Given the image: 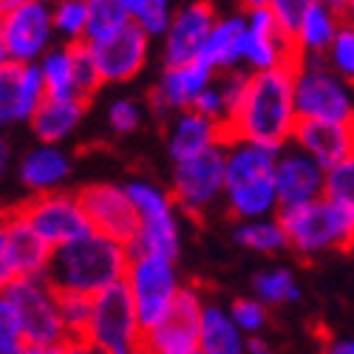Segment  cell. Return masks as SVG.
Returning a JSON list of instances; mask_svg holds the SVG:
<instances>
[{"label":"cell","instance_id":"obj_1","mask_svg":"<svg viewBox=\"0 0 354 354\" xmlns=\"http://www.w3.org/2000/svg\"><path fill=\"white\" fill-rule=\"evenodd\" d=\"M298 74L289 66H278L270 71H255L247 82L241 105L227 122L218 125L221 147L235 145H258V147H278L292 139L298 108H295V82Z\"/></svg>","mask_w":354,"mask_h":354},{"label":"cell","instance_id":"obj_2","mask_svg":"<svg viewBox=\"0 0 354 354\" xmlns=\"http://www.w3.org/2000/svg\"><path fill=\"white\" fill-rule=\"evenodd\" d=\"M128 267H131L128 247L105 239L100 232H91L74 244L54 250L43 278L57 292H77L97 298L105 289L122 283Z\"/></svg>","mask_w":354,"mask_h":354},{"label":"cell","instance_id":"obj_3","mask_svg":"<svg viewBox=\"0 0 354 354\" xmlns=\"http://www.w3.org/2000/svg\"><path fill=\"white\" fill-rule=\"evenodd\" d=\"M278 224L289 247L309 258L323 250H354V210L320 198L298 210H281Z\"/></svg>","mask_w":354,"mask_h":354},{"label":"cell","instance_id":"obj_4","mask_svg":"<svg viewBox=\"0 0 354 354\" xmlns=\"http://www.w3.org/2000/svg\"><path fill=\"white\" fill-rule=\"evenodd\" d=\"M85 343L97 354H142L145 329L125 281L94 298V315Z\"/></svg>","mask_w":354,"mask_h":354},{"label":"cell","instance_id":"obj_5","mask_svg":"<svg viewBox=\"0 0 354 354\" xmlns=\"http://www.w3.org/2000/svg\"><path fill=\"white\" fill-rule=\"evenodd\" d=\"M295 108L298 120L354 125V100L346 80H340L329 63H323V54H306V63L295 82Z\"/></svg>","mask_w":354,"mask_h":354},{"label":"cell","instance_id":"obj_6","mask_svg":"<svg viewBox=\"0 0 354 354\" xmlns=\"http://www.w3.org/2000/svg\"><path fill=\"white\" fill-rule=\"evenodd\" d=\"M9 210L32 227L51 250L74 244L94 232L91 221H88L82 204L74 193H60V190L35 193L32 198L12 204Z\"/></svg>","mask_w":354,"mask_h":354},{"label":"cell","instance_id":"obj_7","mask_svg":"<svg viewBox=\"0 0 354 354\" xmlns=\"http://www.w3.org/2000/svg\"><path fill=\"white\" fill-rule=\"evenodd\" d=\"M3 301L15 309L26 343L32 348H57L68 340L54 301V289L46 278H28L3 286Z\"/></svg>","mask_w":354,"mask_h":354},{"label":"cell","instance_id":"obj_8","mask_svg":"<svg viewBox=\"0 0 354 354\" xmlns=\"http://www.w3.org/2000/svg\"><path fill=\"white\" fill-rule=\"evenodd\" d=\"M54 28V9L37 0L3 3V63L32 66L48 46Z\"/></svg>","mask_w":354,"mask_h":354},{"label":"cell","instance_id":"obj_9","mask_svg":"<svg viewBox=\"0 0 354 354\" xmlns=\"http://www.w3.org/2000/svg\"><path fill=\"white\" fill-rule=\"evenodd\" d=\"M82 210L91 221L94 232L105 235V239L133 247L142 235V216L133 207V201L125 187H113V185H88L77 193Z\"/></svg>","mask_w":354,"mask_h":354},{"label":"cell","instance_id":"obj_10","mask_svg":"<svg viewBox=\"0 0 354 354\" xmlns=\"http://www.w3.org/2000/svg\"><path fill=\"white\" fill-rule=\"evenodd\" d=\"M125 283L131 289V298L136 304L139 323L145 332H151L170 312L176 295H179L170 261L153 258V255H131Z\"/></svg>","mask_w":354,"mask_h":354},{"label":"cell","instance_id":"obj_11","mask_svg":"<svg viewBox=\"0 0 354 354\" xmlns=\"http://www.w3.org/2000/svg\"><path fill=\"white\" fill-rule=\"evenodd\" d=\"M51 255L54 250L23 218H17L12 210L3 213V230H0V278H3V286L15 281L43 278Z\"/></svg>","mask_w":354,"mask_h":354},{"label":"cell","instance_id":"obj_12","mask_svg":"<svg viewBox=\"0 0 354 354\" xmlns=\"http://www.w3.org/2000/svg\"><path fill=\"white\" fill-rule=\"evenodd\" d=\"M201 298L193 286H185L176 295L170 312L156 323L151 332H145L142 351L147 354H196L201 340Z\"/></svg>","mask_w":354,"mask_h":354},{"label":"cell","instance_id":"obj_13","mask_svg":"<svg viewBox=\"0 0 354 354\" xmlns=\"http://www.w3.org/2000/svg\"><path fill=\"white\" fill-rule=\"evenodd\" d=\"M227 190V153L224 147H213V151L201 153L190 162L176 165L173 176V196L176 204L190 216L201 221L204 207L221 193Z\"/></svg>","mask_w":354,"mask_h":354},{"label":"cell","instance_id":"obj_14","mask_svg":"<svg viewBox=\"0 0 354 354\" xmlns=\"http://www.w3.org/2000/svg\"><path fill=\"white\" fill-rule=\"evenodd\" d=\"M218 23L216 6L210 3H190L173 17L165 46V63L167 68H179L201 60V51L207 46L213 28Z\"/></svg>","mask_w":354,"mask_h":354},{"label":"cell","instance_id":"obj_15","mask_svg":"<svg viewBox=\"0 0 354 354\" xmlns=\"http://www.w3.org/2000/svg\"><path fill=\"white\" fill-rule=\"evenodd\" d=\"M91 54L97 60V68L102 74V82H125L139 74L147 57V32L139 23H128L113 37L94 43Z\"/></svg>","mask_w":354,"mask_h":354},{"label":"cell","instance_id":"obj_16","mask_svg":"<svg viewBox=\"0 0 354 354\" xmlns=\"http://www.w3.org/2000/svg\"><path fill=\"white\" fill-rule=\"evenodd\" d=\"M326 170L306 153H289L278 159L275 167V190H278V213L298 210L323 198Z\"/></svg>","mask_w":354,"mask_h":354},{"label":"cell","instance_id":"obj_17","mask_svg":"<svg viewBox=\"0 0 354 354\" xmlns=\"http://www.w3.org/2000/svg\"><path fill=\"white\" fill-rule=\"evenodd\" d=\"M48 100L46 80L40 66H17L3 63L0 66V116L3 122L12 120H32L37 108Z\"/></svg>","mask_w":354,"mask_h":354},{"label":"cell","instance_id":"obj_18","mask_svg":"<svg viewBox=\"0 0 354 354\" xmlns=\"http://www.w3.org/2000/svg\"><path fill=\"white\" fill-rule=\"evenodd\" d=\"M292 139L298 142L306 156H312L323 170L354 156V125L337 122H317V120H298Z\"/></svg>","mask_w":354,"mask_h":354},{"label":"cell","instance_id":"obj_19","mask_svg":"<svg viewBox=\"0 0 354 354\" xmlns=\"http://www.w3.org/2000/svg\"><path fill=\"white\" fill-rule=\"evenodd\" d=\"M213 147H221L218 142V122L207 120L196 111H187L182 113L179 120L173 125V133H170V153L176 159V165L182 162H190L201 153L213 151Z\"/></svg>","mask_w":354,"mask_h":354},{"label":"cell","instance_id":"obj_20","mask_svg":"<svg viewBox=\"0 0 354 354\" xmlns=\"http://www.w3.org/2000/svg\"><path fill=\"white\" fill-rule=\"evenodd\" d=\"M210 77H213V68L201 60L190 66H179V68H165L159 91L165 94L170 108H182L187 113L193 111L196 100L210 88Z\"/></svg>","mask_w":354,"mask_h":354},{"label":"cell","instance_id":"obj_21","mask_svg":"<svg viewBox=\"0 0 354 354\" xmlns=\"http://www.w3.org/2000/svg\"><path fill=\"white\" fill-rule=\"evenodd\" d=\"M227 153V190H235L241 185L258 182V179H272L278 167V151L258 145H235Z\"/></svg>","mask_w":354,"mask_h":354},{"label":"cell","instance_id":"obj_22","mask_svg":"<svg viewBox=\"0 0 354 354\" xmlns=\"http://www.w3.org/2000/svg\"><path fill=\"white\" fill-rule=\"evenodd\" d=\"M247 37V17L232 15V17H218L213 35L201 51V63H207L210 68H232L241 60V48Z\"/></svg>","mask_w":354,"mask_h":354},{"label":"cell","instance_id":"obj_23","mask_svg":"<svg viewBox=\"0 0 354 354\" xmlns=\"http://www.w3.org/2000/svg\"><path fill=\"white\" fill-rule=\"evenodd\" d=\"M68 176V159L57 147H37L20 162V179L37 193H51Z\"/></svg>","mask_w":354,"mask_h":354},{"label":"cell","instance_id":"obj_24","mask_svg":"<svg viewBox=\"0 0 354 354\" xmlns=\"http://www.w3.org/2000/svg\"><path fill=\"white\" fill-rule=\"evenodd\" d=\"M340 26H343V20H340L335 3H309L304 26H301L304 54H329Z\"/></svg>","mask_w":354,"mask_h":354},{"label":"cell","instance_id":"obj_25","mask_svg":"<svg viewBox=\"0 0 354 354\" xmlns=\"http://www.w3.org/2000/svg\"><path fill=\"white\" fill-rule=\"evenodd\" d=\"M82 113H85V105H80V102H71V100H46L37 108V113L32 116V131L46 145L60 142L63 136H68L74 131V125L80 122Z\"/></svg>","mask_w":354,"mask_h":354},{"label":"cell","instance_id":"obj_26","mask_svg":"<svg viewBox=\"0 0 354 354\" xmlns=\"http://www.w3.org/2000/svg\"><path fill=\"white\" fill-rule=\"evenodd\" d=\"M198 351L201 354H244L241 329L235 326V320L227 312H221V309H204Z\"/></svg>","mask_w":354,"mask_h":354},{"label":"cell","instance_id":"obj_27","mask_svg":"<svg viewBox=\"0 0 354 354\" xmlns=\"http://www.w3.org/2000/svg\"><path fill=\"white\" fill-rule=\"evenodd\" d=\"M230 196V210L235 218H258L267 216L278 204V190H275V176L272 179H258L250 185H241L235 190H227Z\"/></svg>","mask_w":354,"mask_h":354},{"label":"cell","instance_id":"obj_28","mask_svg":"<svg viewBox=\"0 0 354 354\" xmlns=\"http://www.w3.org/2000/svg\"><path fill=\"white\" fill-rule=\"evenodd\" d=\"M131 23L125 3L122 0H91L88 3V28H85V40L88 46L102 43L108 37H113L120 28H125Z\"/></svg>","mask_w":354,"mask_h":354},{"label":"cell","instance_id":"obj_29","mask_svg":"<svg viewBox=\"0 0 354 354\" xmlns=\"http://www.w3.org/2000/svg\"><path fill=\"white\" fill-rule=\"evenodd\" d=\"M43 80L48 100H71L74 102V57L71 48H54L43 57Z\"/></svg>","mask_w":354,"mask_h":354},{"label":"cell","instance_id":"obj_30","mask_svg":"<svg viewBox=\"0 0 354 354\" xmlns=\"http://www.w3.org/2000/svg\"><path fill=\"white\" fill-rule=\"evenodd\" d=\"M54 301H57V309H60V320L66 326L68 340L85 343L88 326H91V315H94V298L77 295V292H57L54 289Z\"/></svg>","mask_w":354,"mask_h":354},{"label":"cell","instance_id":"obj_31","mask_svg":"<svg viewBox=\"0 0 354 354\" xmlns=\"http://www.w3.org/2000/svg\"><path fill=\"white\" fill-rule=\"evenodd\" d=\"M71 48V57H74V102L85 105L94 100V94L100 91L102 85V74L97 68V60L91 54V46L88 43H68Z\"/></svg>","mask_w":354,"mask_h":354},{"label":"cell","instance_id":"obj_32","mask_svg":"<svg viewBox=\"0 0 354 354\" xmlns=\"http://www.w3.org/2000/svg\"><path fill=\"white\" fill-rule=\"evenodd\" d=\"M235 244H241L247 250H258V252H278L289 247L286 232L278 221H250L235 227Z\"/></svg>","mask_w":354,"mask_h":354},{"label":"cell","instance_id":"obj_33","mask_svg":"<svg viewBox=\"0 0 354 354\" xmlns=\"http://www.w3.org/2000/svg\"><path fill=\"white\" fill-rule=\"evenodd\" d=\"M122 3L128 17L139 23L147 35L170 32L173 17H170V3H165V0H122Z\"/></svg>","mask_w":354,"mask_h":354},{"label":"cell","instance_id":"obj_34","mask_svg":"<svg viewBox=\"0 0 354 354\" xmlns=\"http://www.w3.org/2000/svg\"><path fill=\"white\" fill-rule=\"evenodd\" d=\"M255 295L261 298V304H286L298 298V286H295V278L289 270H272V272H261L255 278Z\"/></svg>","mask_w":354,"mask_h":354},{"label":"cell","instance_id":"obj_35","mask_svg":"<svg viewBox=\"0 0 354 354\" xmlns=\"http://www.w3.org/2000/svg\"><path fill=\"white\" fill-rule=\"evenodd\" d=\"M323 198L337 204V207L354 210V156L346 162L335 165L326 170V187H323Z\"/></svg>","mask_w":354,"mask_h":354},{"label":"cell","instance_id":"obj_36","mask_svg":"<svg viewBox=\"0 0 354 354\" xmlns=\"http://www.w3.org/2000/svg\"><path fill=\"white\" fill-rule=\"evenodd\" d=\"M326 57H329V68L340 80L354 85V26L351 23L340 26V32H337V37H335V43H332Z\"/></svg>","mask_w":354,"mask_h":354},{"label":"cell","instance_id":"obj_37","mask_svg":"<svg viewBox=\"0 0 354 354\" xmlns=\"http://www.w3.org/2000/svg\"><path fill=\"white\" fill-rule=\"evenodd\" d=\"M54 28L68 37V43L85 40L88 28V3H77V0H66V3L54 6Z\"/></svg>","mask_w":354,"mask_h":354},{"label":"cell","instance_id":"obj_38","mask_svg":"<svg viewBox=\"0 0 354 354\" xmlns=\"http://www.w3.org/2000/svg\"><path fill=\"white\" fill-rule=\"evenodd\" d=\"M125 190H128V196H131V201H133V207L139 210L142 221L170 213V198H167L162 190L145 185V182H133V185H128Z\"/></svg>","mask_w":354,"mask_h":354},{"label":"cell","instance_id":"obj_39","mask_svg":"<svg viewBox=\"0 0 354 354\" xmlns=\"http://www.w3.org/2000/svg\"><path fill=\"white\" fill-rule=\"evenodd\" d=\"M26 348L28 343L15 309L6 301H0V354H23Z\"/></svg>","mask_w":354,"mask_h":354},{"label":"cell","instance_id":"obj_40","mask_svg":"<svg viewBox=\"0 0 354 354\" xmlns=\"http://www.w3.org/2000/svg\"><path fill=\"white\" fill-rule=\"evenodd\" d=\"M230 317L235 320V326L244 329V332H261L263 326H267L270 320V312L267 306H263L261 301H250V298H239L232 304V312Z\"/></svg>","mask_w":354,"mask_h":354},{"label":"cell","instance_id":"obj_41","mask_svg":"<svg viewBox=\"0 0 354 354\" xmlns=\"http://www.w3.org/2000/svg\"><path fill=\"white\" fill-rule=\"evenodd\" d=\"M108 122L116 133H128V131H136L139 128V105L131 102V100H120L111 105V113H108Z\"/></svg>","mask_w":354,"mask_h":354},{"label":"cell","instance_id":"obj_42","mask_svg":"<svg viewBox=\"0 0 354 354\" xmlns=\"http://www.w3.org/2000/svg\"><path fill=\"white\" fill-rule=\"evenodd\" d=\"M54 354H97L88 343H80V340H66L63 346H57Z\"/></svg>","mask_w":354,"mask_h":354},{"label":"cell","instance_id":"obj_43","mask_svg":"<svg viewBox=\"0 0 354 354\" xmlns=\"http://www.w3.org/2000/svg\"><path fill=\"white\" fill-rule=\"evenodd\" d=\"M247 351H250V354H272L270 343L261 340V337H250V340H247Z\"/></svg>","mask_w":354,"mask_h":354},{"label":"cell","instance_id":"obj_44","mask_svg":"<svg viewBox=\"0 0 354 354\" xmlns=\"http://www.w3.org/2000/svg\"><path fill=\"white\" fill-rule=\"evenodd\" d=\"M323 354H354V340H346V343H332Z\"/></svg>","mask_w":354,"mask_h":354},{"label":"cell","instance_id":"obj_45","mask_svg":"<svg viewBox=\"0 0 354 354\" xmlns=\"http://www.w3.org/2000/svg\"><path fill=\"white\" fill-rule=\"evenodd\" d=\"M23 354H54V348H32V346H28Z\"/></svg>","mask_w":354,"mask_h":354},{"label":"cell","instance_id":"obj_46","mask_svg":"<svg viewBox=\"0 0 354 354\" xmlns=\"http://www.w3.org/2000/svg\"><path fill=\"white\" fill-rule=\"evenodd\" d=\"M196 354H201V351H196Z\"/></svg>","mask_w":354,"mask_h":354}]
</instances>
